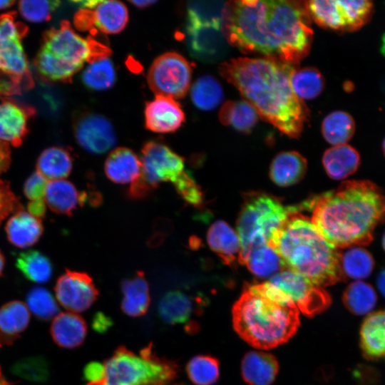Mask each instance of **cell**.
I'll return each instance as SVG.
<instances>
[{
    "mask_svg": "<svg viewBox=\"0 0 385 385\" xmlns=\"http://www.w3.org/2000/svg\"><path fill=\"white\" fill-rule=\"evenodd\" d=\"M222 29L229 45L291 65L308 55L313 38L311 18L301 1H227Z\"/></svg>",
    "mask_w": 385,
    "mask_h": 385,
    "instance_id": "cell-1",
    "label": "cell"
},
{
    "mask_svg": "<svg viewBox=\"0 0 385 385\" xmlns=\"http://www.w3.org/2000/svg\"><path fill=\"white\" fill-rule=\"evenodd\" d=\"M293 65L267 58H237L223 62L221 76L250 104L259 117L290 138H298L308 110L289 82Z\"/></svg>",
    "mask_w": 385,
    "mask_h": 385,
    "instance_id": "cell-2",
    "label": "cell"
},
{
    "mask_svg": "<svg viewBox=\"0 0 385 385\" xmlns=\"http://www.w3.org/2000/svg\"><path fill=\"white\" fill-rule=\"evenodd\" d=\"M305 202L312 223L336 249L369 245L385 217L381 188L366 180L345 181Z\"/></svg>",
    "mask_w": 385,
    "mask_h": 385,
    "instance_id": "cell-3",
    "label": "cell"
},
{
    "mask_svg": "<svg viewBox=\"0 0 385 385\" xmlns=\"http://www.w3.org/2000/svg\"><path fill=\"white\" fill-rule=\"evenodd\" d=\"M267 245L278 254L287 269L318 287L333 285L346 279L340 265V251L300 212L289 217Z\"/></svg>",
    "mask_w": 385,
    "mask_h": 385,
    "instance_id": "cell-4",
    "label": "cell"
},
{
    "mask_svg": "<svg viewBox=\"0 0 385 385\" xmlns=\"http://www.w3.org/2000/svg\"><path fill=\"white\" fill-rule=\"evenodd\" d=\"M233 327L251 346L270 349L287 342L297 332L299 311L294 304L272 300L245 287L232 310Z\"/></svg>",
    "mask_w": 385,
    "mask_h": 385,
    "instance_id": "cell-5",
    "label": "cell"
},
{
    "mask_svg": "<svg viewBox=\"0 0 385 385\" xmlns=\"http://www.w3.org/2000/svg\"><path fill=\"white\" fill-rule=\"evenodd\" d=\"M111 50L91 37L83 38L63 21L43 35L36 59V68L47 81L68 82L83 66L109 57Z\"/></svg>",
    "mask_w": 385,
    "mask_h": 385,
    "instance_id": "cell-6",
    "label": "cell"
},
{
    "mask_svg": "<svg viewBox=\"0 0 385 385\" xmlns=\"http://www.w3.org/2000/svg\"><path fill=\"white\" fill-rule=\"evenodd\" d=\"M299 205H285L282 200L262 191L250 192L244 196L237 220V233L241 243L239 263L253 248L267 245L277 230L295 212L304 210Z\"/></svg>",
    "mask_w": 385,
    "mask_h": 385,
    "instance_id": "cell-7",
    "label": "cell"
},
{
    "mask_svg": "<svg viewBox=\"0 0 385 385\" xmlns=\"http://www.w3.org/2000/svg\"><path fill=\"white\" fill-rule=\"evenodd\" d=\"M177 374V366L160 359L150 347L140 354L119 347L102 363L99 381L93 385H164Z\"/></svg>",
    "mask_w": 385,
    "mask_h": 385,
    "instance_id": "cell-8",
    "label": "cell"
},
{
    "mask_svg": "<svg viewBox=\"0 0 385 385\" xmlns=\"http://www.w3.org/2000/svg\"><path fill=\"white\" fill-rule=\"evenodd\" d=\"M28 28L16 20V13L0 15V71L11 81V91L28 89L34 81L22 45Z\"/></svg>",
    "mask_w": 385,
    "mask_h": 385,
    "instance_id": "cell-9",
    "label": "cell"
},
{
    "mask_svg": "<svg viewBox=\"0 0 385 385\" xmlns=\"http://www.w3.org/2000/svg\"><path fill=\"white\" fill-rule=\"evenodd\" d=\"M308 14L319 26L339 31H355L366 25L374 14L368 0H313L305 1Z\"/></svg>",
    "mask_w": 385,
    "mask_h": 385,
    "instance_id": "cell-10",
    "label": "cell"
},
{
    "mask_svg": "<svg viewBox=\"0 0 385 385\" xmlns=\"http://www.w3.org/2000/svg\"><path fill=\"white\" fill-rule=\"evenodd\" d=\"M141 152L142 172L134 183L147 195L160 183L173 184L185 172L184 158L163 143L148 142Z\"/></svg>",
    "mask_w": 385,
    "mask_h": 385,
    "instance_id": "cell-11",
    "label": "cell"
},
{
    "mask_svg": "<svg viewBox=\"0 0 385 385\" xmlns=\"http://www.w3.org/2000/svg\"><path fill=\"white\" fill-rule=\"evenodd\" d=\"M191 77L188 61L177 53L168 52L154 60L148 73V83L155 96L176 100L188 93Z\"/></svg>",
    "mask_w": 385,
    "mask_h": 385,
    "instance_id": "cell-12",
    "label": "cell"
},
{
    "mask_svg": "<svg viewBox=\"0 0 385 385\" xmlns=\"http://www.w3.org/2000/svg\"><path fill=\"white\" fill-rule=\"evenodd\" d=\"M267 281L284 292L298 310L307 317L323 312L331 304V297L323 287L287 268Z\"/></svg>",
    "mask_w": 385,
    "mask_h": 385,
    "instance_id": "cell-13",
    "label": "cell"
},
{
    "mask_svg": "<svg viewBox=\"0 0 385 385\" xmlns=\"http://www.w3.org/2000/svg\"><path fill=\"white\" fill-rule=\"evenodd\" d=\"M81 9L75 14L74 25L81 31L95 34H115L125 27L128 21L127 7L118 1H77Z\"/></svg>",
    "mask_w": 385,
    "mask_h": 385,
    "instance_id": "cell-14",
    "label": "cell"
},
{
    "mask_svg": "<svg viewBox=\"0 0 385 385\" xmlns=\"http://www.w3.org/2000/svg\"><path fill=\"white\" fill-rule=\"evenodd\" d=\"M56 297L59 304L70 312H82L97 299L98 289L86 272L66 270L55 285Z\"/></svg>",
    "mask_w": 385,
    "mask_h": 385,
    "instance_id": "cell-15",
    "label": "cell"
},
{
    "mask_svg": "<svg viewBox=\"0 0 385 385\" xmlns=\"http://www.w3.org/2000/svg\"><path fill=\"white\" fill-rule=\"evenodd\" d=\"M74 133L80 146L93 154L106 153L116 143L111 123L99 114L86 113L81 116L75 124Z\"/></svg>",
    "mask_w": 385,
    "mask_h": 385,
    "instance_id": "cell-16",
    "label": "cell"
},
{
    "mask_svg": "<svg viewBox=\"0 0 385 385\" xmlns=\"http://www.w3.org/2000/svg\"><path fill=\"white\" fill-rule=\"evenodd\" d=\"M188 36L193 55L204 61H215L225 53L228 43L222 24L189 23Z\"/></svg>",
    "mask_w": 385,
    "mask_h": 385,
    "instance_id": "cell-17",
    "label": "cell"
},
{
    "mask_svg": "<svg viewBox=\"0 0 385 385\" xmlns=\"http://www.w3.org/2000/svg\"><path fill=\"white\" fill-rule=\"evenodd\" d=\"M184 120L185 114L180 104L173 98L156 96L145 106V126L153 132H174L182 125Z\"/></svg>",
    "mask_w": 385,
    "mask_h": 385,
    "instance_id": "cell-18",
    "label": "cell"
},
{
    "mask_svg": "<svg viewBox=\"0 0 385 385\" xmlns=\"http://www.w3.org/2000/svg\"><path fill=\"white\" fill-rule=\"evenodd\" d=\"M33 113L31 108L11 100L0 103V140L19 147L28 133V120Z\"/></svg>",
    "mask_w": 385,
    "mask_h": 385,
    "instance_id": "cell-19",
    "label": "cell"
},
{
    "mask_svg": "<svg viewBox=\"0 0 385 385\" xmlns=\"http://www.w3.org/2000/svg\"><path fill=\"white\" fill-rule=\"evenodd\" d=\"M210 248L224 262L234 266L240 262L241 243L239 236L227 222L219 220L214 222L207 232Z\"/></svg>",
    "mask_w": 385,
    "mask_h": 385,
    "instance_id": "cell-20",
    "label": "cell"
},
{
    "mask_svg": "<svg viewBox=\"0 0 385 385\" xmlns=\"http://www.w3.org/2000/svg\"><path fill=\"white\" fill-rule=\"evenodd\" d=\"M278 371V361L270 353L250 351L241 361L242 377L249 385H271Z\"/></svg>",
    "mask_w": 385,
    "mask_h": 385,
    "instance_id": "cell-21",
    "label": "cell"
},
{
    "mask_svg": "<svg viewBox=\"0 0 385 385\" xmlns=\"http://www.w3.org/2000/svg\"><path fill=\"white\" fill-rule=\"evenodd\" d=\"M104 170L112 182L131 185L141 175V161L132 150L124 147L117 148L107 157Z\"/></svg>",
    "mask_w": 385,
    "mask_h": 385,
    "instance_id": "cell-22",
    "label": "cell"
},
{
    "mask_svg": "<svg viewBox=\"0 0 385 385\" xmlns=\"http://www.w3.org/2000/svg\"><path fill=\"white\" fill-rule=\"evenodd\" d=\"M86 194L80 192L75 185L64 179L48 180L44 200L53 212L71 215L78 205H83Z\"/></svg>",
    "mask_w": 385,
    "mask_h": 385,
    "instance_id": "cell-23",
    "label": "cell"
},
{
    "mask_svg": "<svg viewBox=\"0 0 385 385\" xmlns=\"http://www.w3.org/2000/svg\"><path fill=\"white\" fill-rule=\"evenodd\" d=\"M43 230L41 220L23 207L13 213L5 227L9 241L20 248H26L37 242Z\"/></svg>",
    "mask_w": 385,
    "mask_h": 385,
    "instance_id": "cell-24",
    "label": "cell"
},
{
    "mask_svg": "<svg viewBox=\"0 0 385 385\" xmlns=\"http://www.w3.org/2000/svg\"><path fill=\"white\" fill-rule=\"evenodd\" d=\"M307 160L297 151L278 153L270 167V178L280 187H289L299 183L305 175Z\"/></svg>",
    "mask_w": 385,
    "mask_h": 385,
    "instance_id": "cell-25",
    "label": "cell"
},
{
    "mask_svg": "<svg viewBox=\"0 0 385 385\" xmlns=\"http://www.w3.org/2000/svg\"><path fill=\"white\" fill-rule=\"evenodd\" d=\"M50 331L53 340L58 346L73 349L84 342L87 326L80 315L67 312L59 313L53 318Z\"/></svg>",
    "mask_w": 385,
    "mask_h": 385,
    "instance_id": "cell-26",
    "label": "cell"
},
{
    "mask_svg": "<svg viewBox=\"0 0 385 385\" xmlns=\"http://www.w3.org/2000/svg\"><path fill=\"white\" fill-rule=\"evenodd\" d=\"M123 299L121 309L130 317H140L148 309L150 297L148 283L144 273L137 271L121 283Z\"/></svg>",
    "mask_w": 385,
    "mask_h": 385,
    "instance_id": "cell-27",
    "label": "cell"
},
{
    "mask_svg": "<svg viewBox=\"0 0 385 385\" xmlns=\"http://www.w3.org/2000/svg\"><path fill=\"white\" fill-rule=\"evenodd\" d=\"M360 346L366 359L385 356V309L365 318L360 329Z\"/></svg>",
    "mask_w": 385,
    "mask_h": 385,
    "instance_id": "cell-28",
    "label": "cell"
},
{
    "mask_svg": "<svg viewBox=\"0 0 385 385\" xmlns=\"http://www.w3.org/2000/svg\"><path fill=\"white\" fill-rule=\"evenodd\" d=\"M360 162L358 151L347 144L334 145L326 150L322 156L327 174L334 180H343L354 174Z\"/></svg>",
    "mask_w": 385,
    "mask_h": 385,
    "instance_id": "cell-29",
    "label": "cell"
},
{
    "mask_svg": "<svg viewBox=\"0 0 385 385\" xmlns=\"http://www.w3.org/2000/svg\"><path fill=\"white\" fill-rule=\"evenodd\" d=\"M30 312L22 302L14 300L0 308V346L11 345L27 328Z\"/></svg>",
    "mask_w": 385,
    "mask_h": 385,
    "instance_id": "cell-30",
    "label": "cell"
},
{
    "mask_svg": "<svg viewBox=\"0 0 385 385\" xmlns=\"http://www.w3.org/2000/svg\"><path fill=\"white\" fill-rule=\"evenodd\" d=\"M258 278H270L286 267L278 254L269 245H261L251 250L242 262Z\"/></svg>",
    "mask_w": 385,
    "mask_h": 385,
    "instance_id": "cell-31",
    "label": "cell"
},
{
    "mask_svg": "<svg viewBox=\"0 0 385 385\" xmlns=\"http://www.w3.org/2000/svg\"><path fill=\"white\" fill-rule=\"evenodd\" d=\"M194 305L191 298L179 290L170 291L160 299L158 314L161 319L170 324L187 322L192 312Z\"/></svg>",
    "mask_w": 385,
    "mask_h": 385,
    "instance_id": "cell-32",
    "label": "cell"
},
{
    "mask_svg": "<svg viewBox=\"0 0 385 385\" xmlns=\"http://www.w3.org/2000/svg\"><path fill=\"white\" fill-rule=\"evenodd\" d=\"M72 166V158L67 150L60 147H51L39 155L36 171L48 181L61 180L70 174Z\"/></svg>",
    "mask_w": 385,
    "mask_h": 385,
    "instance_id": "cell-33",
    "label": "cell"
},
{
    "mask_svg": "<svg viewBox=\"0 0 385 385\" xmlns=\"http://www.w3.org/2000/svg\"><path fill=\"white\" fill-rule=\"evenodd\" d=\"M258 118L257 111L245 101H227L219 112V120L222 124L243 133L250 132Z\"/></svg>",
    "mask_w": 385,
    "mask_h": 385,
    "instance_id": "cell-34",
    "label": "cell"
},
{
    "mask_svg": "<svg viewBox=\"0 0 385 385\" xmlns=\"http://www.w3.org/2000/svg\"><path fill=\"white\" fill-rule=\"evenodd\" d=\"M289 82L295 95L300 100H311L321 94L324 79L320 71L314 67L297 68L289 72Z\"/></svg>",
    "mask_w": 385,
    "mask_h": 385,
    "instance_id": "cell-35",
    "label": "cell"
},
{
    "mask_svg": "<svg viewBox=\"0 0 385 385\" xmlns=\"http://www.w3.org/2000/svg\"><path fill=\"white\" fill-rule=\"evenodd\" d=\"M355 128L354 120L349 113L336 111L324 118L322 133L324 138L333 146L344 145L352 138Z\"/></svg>",
    "mask_w": 385,
    "mask_h": 385,
    "instance_id": "cell-36",
    "label": "cell"
},
{
    "mask_svg": "<svg viewBox=\"0 0 385 385\" xmlns=\"http://www.w3.org/2000/svg\"><path fill=\"white\" fill-rule=\"evenodd\" d=\"M340 265L344 277L360 280L367 278L374 268L371 254L364 247L354 246L340 252Z\"/></svg>",
    "mask_w": 385,
    "mask_h": 385,
    "instance_id": "cell-37",
    "label": "cell"
},
{
    "mask_svg": "<svg viewBox=\"0 0 385 385\" xmlns=\"http://www.w3.org/2000/svg\"><path fill=\"white\" fill-rule=\"evenodd\" d=\"M342 301L346 308L352 314L364 315L375 307L377 297L371 284L356 280L346 287L342 295Z\"/></svg>",
    "mask_w": 385,
    "mask_h": 385,
    "instance_id": "cell-38",
    "label": "cell"
},
{
    "mask_svg": "<svg viewBox=\"0 0 385 385\" xmlns=\"http://www.w3.org/2000/svg\"><path fill=\"white\" fill-rule=\"evenodd\" d=\"M16 267L25 277L38 284L47 282L52 276L53 267L49 259L36 250H29L19 255Z\"/></svg>",
    "mask_w": 385,
    "mask_h": 385,
    "instance_id": "cell-39",
    "label": "cell"
},
{
    "mask_svg": "<svg viewBox=\"0 0 385 385\" xmlns=\"http://www.w3.org/2000/svg\"><path fill=\"white\" fill-rule=\"evenodd\" d=\"M193 103L203 111H211L218 106L223 99L220 83L213 76L205 75L197 78L190 91Z\"/></svg>",
    "mask_w": 385,
    "mask_h": 385,
    "instance_id": "cell-40",
    "label": "cell"
},
{
    "mask_svg": "<svg viewBox=\"0 0 385 385\" xmlns=\"http://www.w3.org/2000/svg\"><path fill=\"white\" fill-rule=\"evenodd\" d=\"M86 86L94 91L110 88L115 81V72L109 57L90 63L82 73Z\"/></svg>",
    "mask_w": 385,
    "mask_h": 385,
    "instance_id": "cell-41",
    "label": "cell"
},
{
    "mask_svg": "<svg viewBox=\"0 0 385 385\" xmlns=\"http://www.w3.org/2000/svg\"><path fill=\"white\" fill-rule=\"evenodd\" d=\"M186 372L196 385H212L220 376V363L210 355H197L188 361Z\"/></svg>",
    "mask_w": 385,
    "mask_h": 385,
    "instance_id": "cell-42",
    "label": "cell"
},
{
    "mask_svg": "<svg viewBox=\"0 0 385 385\" xmlns=\"http://www.w3.org/2000/svg\"><path fill=\"white\" fill-rule=\"evenodd\" d=\"M26 305L37 318L42 320L54 318L59 311L53 295L42 287H35L29 290Z\"/></svg>",
    "mask_w": 385,
    "mask_h": 385,
    "instance_id": "cell-43",
    "label": "cell"
},
{
    "mask_svg": "<svg viewBox=\"0 0 385 385\" xmlns=\"http://www.w3.org/2000/svg\"><path fill=\"white\" fill-rule=\"evenodd\" d=\"M225 2L193 1L188 6V22L222 24Z\"/></svg>",
    "mask_w": 385,
    "mask_h": 385,
    "instance_id": "cell-44",
    "label": "cell"
},
{
    "mask_svg": "<svg viewBox=\"0 0 385 385\" xmlns=\"http://www.w3.org/2000/svg\"><path fill=\"white\" fill-rule=\"evenodd\" d=\"M11 372L34 382H44L49 376L48 364L41 356L27 357L18 361L12 366Z\"/></svg>",
    "mask_w": 385,
    "mask_h": 385,
    "instance_id": "cell-45",
    "label": "cell"
},
{
    "mask_svg": "<svg viewBox=\"0 0 385 385\" xmlns=\"http://www.w3.org/2000/svg\"><path fill=\"white\" fill-rule=\"evenodd\" d=\"M59 1H21L19 10L22 17L31 23L48 21L60 5Z\"/></svg>",
    "mask_w": 385,
    "mask_h": 385,
    "instance_id": "cell-46",
    "label": "cell"
},
{
    "mask_svg": "<svg viewBox=\"0 0 385 385\" xmlns=\"http://www.w3.org/2000/svg\"><path fill=\"white\" fill-rule=\"evenodd\" d=\"M178 194L188 204L200 205L202 202V193L188 172L185 171L173 183Z\"/></svg>",
    "mask_w": 385,
    "mask_h": 385,
    "instance_id": "cell-47",
    "label": "cell"
},
{
    "mask_svg": "<svg viewBox=\"0 0 385 385\" xmlns=\"http://www.w3.org/2000/svg\"><path fill=\"white\" fill-rule=\"evenodd\" d=\"M21 207L9 183L0 180V224L9 215Z\"/></svg>",
    "mask_w": 385,
    "mask_h": 385,
    "instance_id": "cell-48",
    "label": "cell"
},
{
    "mask_svg": "<svg viewBox=\"0 0 385 385\" xmlns=\"http://www.w3.org/2000/svg\"><path fill=\"white\" fill-rule=\"evenodd\" d=\"M47 183L48 180L36 171L24 183V195L30 201L44 199Z\"/></svg>",
    "mask_w": 385,
    "mask_h": 385,
    "instance_id": "cell-49",
    "label": "cell"
},
{
    "mask_svg": "<svg viewBox=\"0 0 385 385\" xmlns=\"http://www.w3.org/2000/svg\"><path fill=\"white\" fill-rule=\"evenodd\" d=\"M11 163V152L9 144L0 140V175L5 172Z\"/></svg>",
    "mask_w": 385,
    "mask_h": 385,
    "instance_id": "cell-50",
    "label": "cell"
},
{
    "mask_svg": "<svg viewBox=\"0 0 385 385\" xmlns=\"http://www.w3.org/2000/svg\"><path fill=\"white\" fill-rule=\"evenodd\" d=\"M27 208L31 215L40 219L46 213V204L44 199L31 200L29 202Z\"/></svg>",
    "mask_w": 385,
    "mask_h": 385,
    "instance_id": "cell-51",
    "label": "cell"
},
{
    "mask_svg": "<svg viewBox=\"0 0 385 385\" xmlns=\"http://www.w3.org/2000/svg\"><path fill=\"white\" fill-rule=\"evenodd\" d=\"M111 325V320L103 314H97L93 319V327L98 332L106 331Z\"/></svg>",
    "mask_w": 385,
    "mask_h": 385,
    "instance_id": "cell-52",
    "label": "cell"
},
{
    "mask_svg": "<svg viewBox=\"0 0 385 385\" xmlns=\"http://www.w3.org/2000/svg\"><path fill=\"white\" fill-rule=\"evenodd\" d=\"M376 284L379 290L385 298V267L379 272L376 279Z\"/></svg>",
    "mask_w": 385,
    "mask_h": 385,
    "instance_id": "cell-53",
    "label": "cell"
},
{
    "mask_svg": "<svg viewBox=\"0 0 385 385\" xmlns=\"http://www.w3.org/2000/svg\"><path fill=\"white\" fill-rule=\"evenodd\" d=\"M130 2L131 4H133L134 6H135L136 7H138V8H140V9H144L145 7L150 6V5L155 3V1H150V0H148V1H146V0H143V1L135 0V1H130Z\"/></svg>",
    "mask_w": 385,
    "mask_h": 385,
    "instance_id": "cell-54",
    "label": "cell"
},
{
    "mask_svg": "<svg viewBox=\"0 0 385 385\" xmlns=\"http://www.w3.org/2000/svg\"><path fill=\"white\" fill-rule=\"evenodd\" d=\"M14 3H15L14 1L0 0V9H6V8L11 6Z\"/></svg>",
    "mask_w": 385,
    "mask_h": 385,
    "instance_id": "cell-55",
    "label": "cell"
},
{
    "mask_svg": "<svg viewBox=\"0 0 385 385\" xmlns=\"http://www.w3.org/2000/svg\"><path fill=\"white\" fill-rule=\"evenodd\" d=\"M5 265L4 256L0 250V276L1 275Z\"/></svg>",
    "mask_w": 385,
    "mask_h": 385,
    "instance_id": "cell-56",
    "label": "cell"
},
{
    "mask_svg": "<svg viewBox=\"0 0 385 385\" xmlns=\"http://www.w3.org/2000/svg\"><path fill=\"white\" fill-rule=\"evenodd\" d=\"M381 51L382 53L385 56V34L383 36L382 38V45Z\"/></svg>",
    "mask_w": 385,
    "mask_h": 385,
    "instance_id": "cell-57",
    "label": "cell"
},
{
    "mask_svg": "<svg viewBox=\"0 0 385 385\" xmlns=\"http://www.w3.org/2000/svg\"><path fill=\"white\" fill-rule=\"evenodd\" d=\"M382 247H383L384 250L385 251V231L382 236Z\"/></svg>",
    "mask_w": 385,
    "mask_h": 385,
    "instance_id": "cell-58",
    "label": "cell"
},
{
    "mask_svg": "<svg viewBox=\"0 0 385 385\" xmlns=\"http://www.w3.org/2000/svg\"><path fill=\"white\" fill-rule=\"evenodd\" d=\"M382 151L385 156V138H384L383 142H382Z\"/></svg>",
    "mask_w": 385,
    "mask_h": 385,
    "instance_id": "cell-59",
    "label": "cell"
},
{
    "mask_svg": "<svg viewBox=\"0 0 385 385\" xmlns=\"http://www.w3.org/2000/svg\"><path fill=\"white\" fill-rule=\"evenodd\" d=\"M384 210H385V202H384Z\"/></svg>",
    "mask_w": 385,
    "mask_h": 385,
    "instance_id": "cell-60",
    "label": "cell"
},
{
    "mask_svg": "<svg viewBox=\"0 0 385 385\" xmlns=\"http://www.w3.org/2000/svg\"><path fill=\"white\" fill-rule=\"evenodd\" d=\"M1 89V88H0Z\"/></svg>",
    "mask_w": 385,
    "mask_h": 385,
    "instance_id": "cell-61",
    "label": "cell"
}]
</instances>
